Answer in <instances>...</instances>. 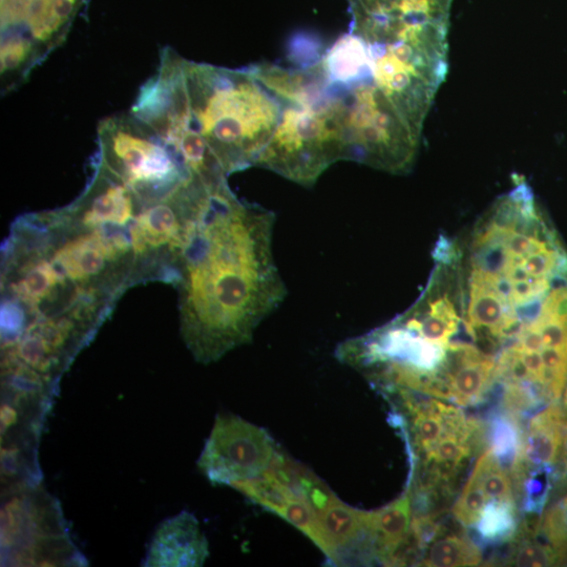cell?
I'll use <instances>...</instances> for the list:
<instances>
[{
    "mask_svg": "<svg viewBox=\"0 0 567 567\" xmlns=\"http://www.w3.org/2000/svg\"><path fill=\"white\" fill-rule=\"evenodd\" d=\"M142 207L107 215L81 195L19 218L2 250L4 338L86 347L126 289L153 281L137 236Z\"/></svg>",
    "mask_w": 567,
    "mask_h": 567,
    "instance_id": "cell-1",
    "label": "cell"
},
{
    "mask_svg": "<svg viewBox=\"0 0 567 567\" xmlns=\"http://www.w3.org/2000/svg\"><path fill=\"white\" fill-rule=\"evenodd\" d=\"M276 216L201 179L189 200L173 285L181 334L198 363L218 362L254 338L287 289L273 254Z\"/></svg>",
    "mask_w": 567,
    "mask_h": 567,
    "instance_id": "cell-2",
    "label": "cell"
},
{
    "mask_svg": "<svg viewBox=\"0 0 567 567\" xmlns=\"http://www.w3.org/2000/svg\"><path fill=\"white\" fill-rule=\"evenodd\" d=\"M284 101L252 68L235 71L189 62L170 49L141 89L132 114L164 141L200 139L226 177L257 165L275 135Z\"/></svg>",
    "mask_w": 567,
    "mask_h": 567,
    "instance_id": "cell-3",
    "label": "cell"
},
{
    "mask_svg": "<svg viewBox=\"0 0 567 567\" xmlns=\"http://www.w3.org/2000/svg\"><path fill=\"white\" fill-rule=\"evenodd\" d=\"M3 566L87 565L66 527L59 503L39 485L5 490Z\"/></svg>",
    "mask_w": 567,
    "mask_h": 567,
    "instance_id": "cell-4",
    "label": "cell"
},
{
    "mask_svg": "<svg viewBox=\"0 0 567 567\" xmlns=\"http://www.w3.org/2000/svg\"><path fill=\"white\" fill-rule=\"evenodd\" d=\"M98 159L126 183L145 191H173L196 175L149 125L134 115L100 123Z\"/></svg>",
    "mask_w": 567,
    "mask_h": 567,
    "instance_id": "cell-5",
    "label": "cell"
},
{
    "mask_svg": "<svg viewBox=\"0 0 567 567\" xmlns=\"http://www.w3.org/2000/svg\"><path fill=\"white\" fill-rule=\"evenodd\" d=\"M87 0H2V74L10 87L60 46Z\"/></svg>",
    "mask_w": 567,
    "mask_h": 567,
    "instance_id": "cell-6",
    "label": "cell"
},
{
    "mask_svg": "<svg viewBox=\"0 0 567 567\" xmlns=\"http://www.w3.org/2000/svg\"><path fill=\"white\" fill-rule=\"evenodd\" d=\"M280 452L265 429L233 414H219L198 467L214 485L230 487L266 472Z\"/></svg>",
    "mask_w": 567,
    "mask_h": 567,
    "instance_id": "cell-7",
    "label": "cell"
},
{
    "mask_svg": "<svg viewBox=\"0 0 567 567\" xmlns=\"http://www.w3.org/2000/svg\"><path fill=\"white\" fill-rule=\"evenodd\" d=\"M208 555V542L198 519L191 513L182 512L158 525L143 565L202 566Z\"/></svg>",
    "mask_w": 567,
    "mask_h": 567,
    "instance_id": "cell-8",
    "label": "cell"
},
{
    "mask_svg": "<svg viewBox=\"0 0 567 567\" xmlns=\"http://www.w3.org/2000/svg\"><path fill=\"white\" fill-rule=\"evenodd\" d=\"M566 441L567 416L561 407L552 405L531 420L513 462V471L527 465L544 469L554 466L566 454Z\"/></svg>",
    "mask_w": 567,
    "mask_h": 567,
    "instance_id": "cell-9",
    "label": "cell"
},
{
    "mask_svg": "<svg viewBox=\"0 0 567 567\" xmlns=\"http://www.w3.org/2000/svg\"><path fill=\"white\" fill-rule=\"evenodd\" d=\"M412 503L410 494L398 498L385 508L368 512L367 532L376 561L390 563L411 536Z\"/></svg>",
    "mask_w": 567,
    "mask_h": 567,
    "instance_id": "cell-10",
    "label": "cell"
},
{
    "mask_svg": "<svg viewBox=\"0 0 567 567\" xmlns=\"http://www.w3.org/2000/svg\"><path fill=\"white\" fill-rule=\"evenodd\" d=\"M475 431L474 424L467 429L449 431L425 454L426 465L432 468L433 476L444 480L471 455L470 440Z\"/></svg>",
    "mask_w": 567,
    "mask_h": 567,
    "instance_id": "cell-11",
    "label": "cell"
},
{
    "mask_svg": "<svg viewBox=\"0 0 567 567\" xmlns=\"http://www.w3.org/2000/svg\"><path fill=\"white\" fill-rule=\"evenodd\" d=\"M230 488L279 517L292 500L303 497L284 485L268 470L254 478L237 481Z\"/></svg>",
    "mask_w": 567,
    "mask_h": 567,
    "instance_id": "cell-12",
    "label": "cell"
},
{
    "mask_svg": "<svg viewBox=\"0 0 567 567\" xmlns=\"http://www.w3.org/2000/svg\"><path fill=\"white\" fill-rule=\"evenodd\" d=\"M482 553L470 538L450 535L436 539L423 559L428 567L477 566L482 561Z\"/></svg>",
    "mask_w": 567,
    "mask_h": 567,
    "instance_id": "cell-13",
    "label": "cell"
},
{
    "mask_svg": "<svg viewBox=\"0 0 567 567\" xmlns=\"http://www.w3.org/2000/svg\"><path fill=\"white\" fill-rule=\"evenodd\" d=\"M473 473L490 501L514 503L511 479L492 448L479 457Z\"/></svg>",
    "mask_w": 567,
    "mask_h": 567,
    "instance_id": "cell-14",
    "label": "cell"
},
{
    "mask_svg": "<svg viewBox=\"0 0 567 567\" xmlns=\"http://www.w3.org/2000/svg\"><path fill=\"white\" fill-rule=\"evenodd\" d=\"M476 527L483 540L489 542L508 540L513 537L517 529L515 504L490 501Z\"/></svg>",
    "mask_w": 567,
    "mask_h": 567,
    "instance_id": "cell-15",
    "label": "cell"
},
{
    "mask_svg": "<svg viewBox=\"0 0 567 567\" xmlns=\"http://www.w3.org/2000/svg\"><path fill=\"white\" fill-rule=\"evenodd\" d=\"M490 502L475 473L472 472L453 507V516L465 528L475 527Z\"/></svg>",
    "mask_w": 567,
    "mask_h": 567,
    "instance_id": "cell-16",
    "label": "cell"
},
{
    "mask_svg": "<svg viewBox=\"0 0 567 567\" xmlns=\"http://www.w3.org/2000/svg\"><path fill=\"white\" fill-rule=\"evenodd\" d=\"M540 530L556 551L559 562L567 563V496L546 511Z\"/></svg>",
    "mask_w": 567,
    "mask_h": 567,
    "instance_id": "cell-17",
    "label": "cell"
},
{
    "mask_svg": "<svg viewBox=\"0 0 567 567\" xmlns=\"http://www.w3.org/2000/svg\"><path fill=\"white\" fill-rule=\"evenodd\" d=\"M509 562L516 566H551L559 557L550 544H543L534 538H525L515 548Z\"/></svg>",
    "mask_w": 567,
    "mask_h": 567,
    "instance_id": "cell-18",
    "label": "cell"
},
{
    "mask_svg": "<svg viewBox=\"0 0 567 567\" xmlns=\"http://www.w3.org/2000/svg\"><path fill=\"white\" fill-rule=\"evenodd\" d=\"M520 446L518 429L514 422L507 418L498 419L494 428L492 449L499 460L514 462L520 451Z\"/></svg>",
    "mask_w": 567,
    "mask_h": 567,
    "instance_id": "cell-19",
    "label": "cell"
}]
</instances>
